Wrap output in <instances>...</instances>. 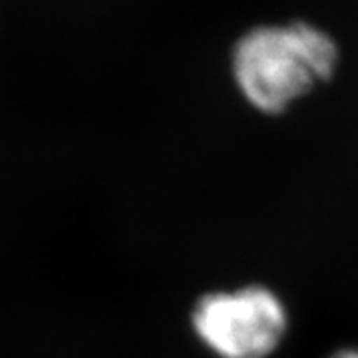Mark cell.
Listing matches in <instances>:
<instances>
[{
	"mask_svg": "<svg viewBox=\"0 0 358 358\" xmlns=\"http://www.w3.org/2000/svg\"><path fill=\"white\" fill-rule=\"evenodd\" d=\"M343 60L338 40L305 18L247 28L231 50L235 88L255 112L281 115L329 84Z\"/></svg>",
	"mask_w": 358,
	"mask_h": 358,
	"instance_id": "1",
	"label": "cell"
},
{
	"mask_svg": "<svg viewBox=\"0 0 358 358\" xmlns=\"http://www.w3.org/2000/svg\"><path fill=\"white\" fill-rule=\"evenodd\" d=\"M289 327L281 294L259 282L205 293L192 310L193 333L217 358H271Z\"/></svg>",
	"mask_w": 358,
	"mask_h": 358,
	"instance_id": "2",
	"label": "cell"
},
{
	"mask_svg": "<svg viewBox=\"0 0 358 358\" xmlns=\"http://www.w3.org/2000/svg\"><path fill=\"white\" fill-rule=\"evenodd\" d=\"M327 358H358V346H352V348H341L333 352L331 357Z\"/></svg>",
	"mask_w": 358,
	"mask_h": 358,
	"instance_id": "3",
	"label": "cell"
}]
</instances>
